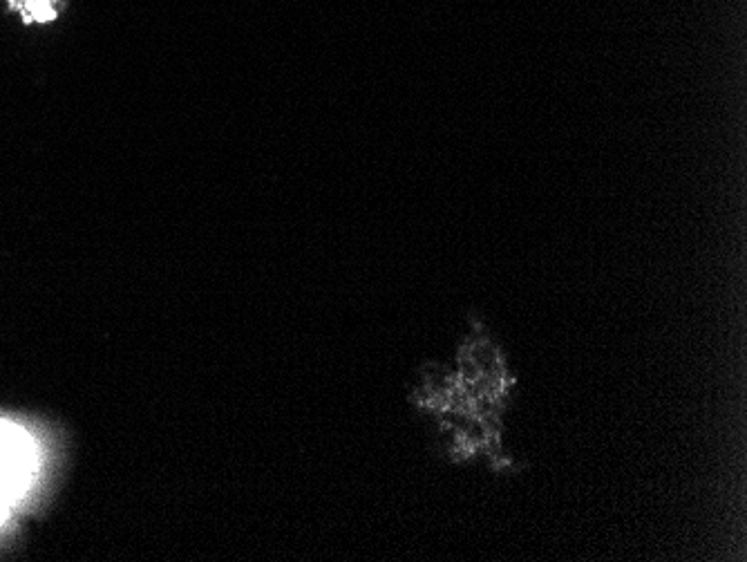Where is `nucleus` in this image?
<instances>
[{
	"mask_svg": "<svg viewBox=\"0 0 747 562\" xmlns=\"http://www.w3.org/2000/svg\"><path fill=\"white\" fill-rule=\"evenodd\" d=\"M36 473V446L23 428L0 421V522L30 489Z\"/></svg>",
	"mask_w": 747,
	"mask_h": 562,
	"instance_id": "f257e3e1",
	"label": "nucleus"
},
{
	"mask_svg": "<svg viewBox=\"0 0 747 562\" xmlns=\"http://www.w3.org/2000/svg\"><path fill=\"white\" fill-rule=\"evenodd\" d=\"M5 5L25 25H50L59 21L65 0H5Z\"/></svg>",
	"mask_w": 747,
	"mask_h": 562,
	"instance_id": "f03ea898",
	"label": "nucleus"
}]
</instances>
